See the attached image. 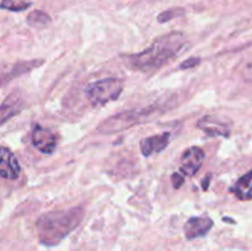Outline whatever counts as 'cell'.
<instances>
[{
  "mask_svg": "<svg viewBox=\"0 0 252 251\" xmlns=\"http://www.w3.org/2000/svg\"><path fill=\"white\" fill-rule=\"evenodd\" d=\"M170 139H171V134L169 132L144 138L140 140V152L144 157H152L155 153H161L167 148Z\"/></svg>",
  "mask_w": 252,
  "mask_h": 251,
  "instance_id": "30bf717a",
  "label": "cell"
},
{
  "mask_svg": "<svg viewBox=\"0 0 252 251\" xmlns=\"http://www.w3.org/2000/svg\"><path fill=\"white\" fill-rule=\"evenodd\" d=\"M199 64H201V58H199V57H191V58L186 59V61H184L180 64V69H181V70H185V69H192L196 68Z\"/></svg>",
  "mask_w": 252,
  "mask_h": 251,
  "instance_id": "e0dca14e",
  "label": "cell"
},
{
  "mask_svg": "<svg viewBox=\"0 0 252 251\" xmlns=\"http://www.w3.org/2000/svg\"><path fill=\"white\" fill-rule=\"evenodd\" d=\"M21 174V166L14 153L6 147H1V162H0V175L2 179L15 180Z\"/></svg>",
  "mask_w": 252,
  "mask_h": 251,
  "instance_id": "9c48e42d",
  "label": "cell"
},
{
  "mask_svg": "<svg viewBox=\"0 0 252 251\" xmlns=\"http://www.w3.org/2000/svg\"><path fill=\"white\" fill-rule=\"evenodd\" d=\"M206 154L198 147H189L181 157V171L186 177H192L201 170Z\"/></svg>",
  "mask_w": 252,
  "mask_h": 251,
  "instance_id": "8992f818",
  "label": "cell"
},
{
  "mask_svg": "<svg viewBox=\"0 0 252 251\" xmlns=\"http://www.w3.org/2000/svg\"><path fill=\"white\" fill-rule=\"evenodd\" d=\"M197 128L206 133L208 137L228 138L231 132V122L228 118H223L216 115H206L199 118Z\"/></svg>",
  "mask_w": 252,
  "mask_h": 251,
  "instance_id": "5b68a950",
  "label": "cell"
},
{
  "mask_svg": "<svg viewBox=\"0 0 252 251\" xmlns=\"http://www.w3.org/2000/svg\"><path fill=\"white\" fill-rule=\"evenodd\" d=\"M22 110V101L20 98L9 97L1 103V108H0V125L4 126L5 123L12 117L20 113Z\"/></svg>",
  "mask_w": 252,
  "mask_h": 251,
  "instance_id": "4fadbf2b",
  "label": "cell"
},
{
  "mask_svg": "<svg viewBox=\"0 0 252 251\" xmlns=\"http://www.w3.org/2000/svg\"><path fill=\"white\" fill-rule=\"evenodd\" d=\"M230 191L240 201H250V199H252V170L244 175L243 177H240L231 186Z\"/></svg>",
  "mask_w": 252,
  "mask_h": 251,
  "instance_id": "7c38bea8",
  "label": "cell"
},
{
  "mask_svg": "<svg viewBox=\"0 0 252 251\" xmlns=\"http://www.w3.org/2000/svg\"><path fill=\"white\" fill-rule=\"evenodd\" d=\"M125 89V83L118 78H105L89 84L85 89L88 100L94 106H102L117 100Z\"/></svg>",
  "mask_w": 252,
  "mask_h": 251,
  "instance_id": "277c9868",
  "label": "cell"
},
{
  "mask_svg": "<svg viewBox=\"0 0 252 251\" xmlns=\"http://www.w3.org/2000/svg\"><path fill=\"white\" fill-rule=\"evenodd\" d=\"M165 105L161 103H154L145 108H135V110L123 111V112L113 115L112 117L107 118L98 126L97 130L103 134H113V133L122 132V130L132 128L134 126L145 123L148 121H152L157 117L159 113L162 112V107Z\"/></svg>",
  "mask_w": 252,
  "mask_h": 251,
  "instance_id": "3957f363",
  "label": "cell"
},
{
  "mask_svg": "<svg viewBox=\"0 0 252 251\" xmlns=\"http://www.w3.org/2000/svg\"><path fill=\"white\" fill-rule=\"evenodd\" d=\"M31 6V2L26 0H2L1 9L10 11H24Z\"/></svg>",
  "mask_w": 252,
  "mask_h": 251,
  "instance_id": "9a60e30c",
  "label": "cell"
},
{
  "mask_svg": "<svg viewBox=\"0 0 252 251\" xmlns=\"http://www.w3.org/2000/svg\"><path fill=\"white\" fill-rule=\"evenodd\" d=\"M185 180H186V176H185L182 172H174L171 176L172 186H174L175 188H180V187H182V185L185 184Z\"/></svg>",
  "mask_w": 252,
  "mask_h": 251,
  "instance_id": "ac0fdd59",
  "label": "cell"
},
{
  "mask_svg": "<svg viewBox=\"0 0 252 251\" xmlns=\"http://www.w3.org/2000/svg\"><path fill=\"white\" fill-rule=\"evenodd\" d=\"M51 21L49 15L41 10H34V11L30 12V15L27 16V22L33 27H44L51 24Z\"/></svg>",
  "mask_w": 252,
  "mask_h": 251,
  "instance_id": "5bb4252c",
  "label": "cell"
},
{
  "mask_svg": "<svg viewBox=\"0 0 252 251\" xmlns=\"http://www.w3.org/2000/svg\"><path fill=\"white\" fill-rule=\"evenodd\" d=\"M185 33L172 31L158 37L150 47L127 57V65L140 73H154L175 58L187 46Z\"/></svg>",
  "mask_w": 252,
  "mask_h": 251,
  "instance_id": "6da1fadb",
  "label": "cell"
},
{
  "mask_svg": "<svg viewBox=\"0 0 252 251\" xmlns=\"http://www.w3.org/2000/svg\"><path fill=\"white\" fill-rule=\"evenodd\" d=\"M185 14V10L182 7H172V9L165 10L161 14L158 15V21L160 24H165L167 21H171V20L176 19V17L182 16Z\"/></svg>",
  "mask_w": 252,
  "mask_h": 251,
  "instance_id": "2e32d148",
  "label": "cell"
},
{
  "mask_svg": "<svg viewBox=\"0 0 252 251\" xmlns=\"http://www.w3.org/2000/svg\"><path fill=\"white\" fill-rule=\"evenodd\" d=\"M213 220L209 217H192L185 223V235L187 240L204 236L212 228Z\"/></svg>",
  "mask_w": 252,
  "mask_h": 251,
  "instance_id": "ba28073f",
  "label": "cell"
},
{
  "mask_svg": "<svg viewBox=\"0 0 252 251\" xmlns=\"http://www.w3.org/2000/svg\"><path fill=\"white\" fill-rule=\"evenodd\" d=\"M41 64H43V61H39V59H34V61H26V62H19V63L14 64L11 66V70H9V73H4L1 76V85L4 86L7 81L12 80V79L17 78V76L22 75V74H26L29 71H31L32 69L37 68Z\"/></svg>",
  "mask_w": 252,
  "mask_h": 251,
  "instance_id": "8fae6325",
  "label": "cell"
},
{
  "mask_svg": "<svg viewBox=\"0 0 252 251\" xmlns=\"http://www.w3.org/2000/svg\"><path fill=\"white\" fill-rule=\"evenodd\" d=\"M209 180H211V176H209L208 180H207V177L203 180V189H204V191H206V189H208V187H209V185H208V184H209Z\"/></svg>",
  "mask_w": 252,
  "mask_h": 251,
  "instance_id": "d6986e66",
  "label": "cell"
},
{
  "mask_svg": "<svg viewBox=\"0 0 252 251\" xmlns=\"http://www.w3.org/2000/svg\"><path fill=\"white\" fill-rule=\"evenodd\" d=\"M84 217L85 209L79 206L42 214L36 221L38 240L47 246L57 245L80 225Z\"/></svg>",
  "mask_w": 252,
  "mask_h": 251,
  "instance_id": "7a4b0ae2",
  "label": "cell"
},
{
  "mask_svg": "<svg viewBox=\"0 0 252 251\" xmlns=\"http://www.w3.org/2000/svg\"><path fill=\"white\" fill-rule=\"evenodd\" d=\"M32 143L34 148L43 154H52L57 149L58 139L52 130L37 125L32 132Z\"/></svg>",
  "mask_w": 252,
  "mask_h": 251,
  "instance_id": "52a82bcc",
  "label": "cell"
}]
</instances>
